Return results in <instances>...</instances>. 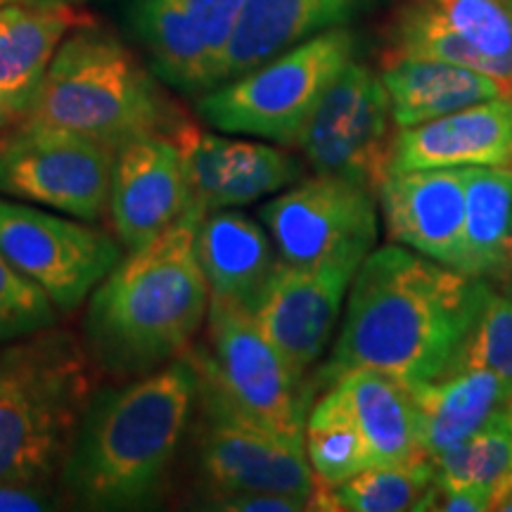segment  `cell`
Masks as SVG:
<instances>
[{"mask_svg":"<svg viewBox=\"0 0 512 512\" xmlns=\"http://www.w3.org/2000/svg\"><path fill=\"white\" fill-rule=\"evenodd\" d=\"M27 121L67 128L117 152L143 136H174L188 117L119 36L88 22L64 36Z\"/></svg>","mask_w":512,"mask_h":512,"instance_id":"5","label":"cell"},{"mask_svg":"<svg viewBox=\"0 0 512 512\" xmlns=\"http://www.w3.org/2000/svg\"><path fill=\"white\" fill-rule=\"evenodd\" d=\"M396 128H411L479 102L508 95L494 76L477 69L420 57H382Z\"/></svg>","mask_w":512,"mask_h":512,"instance_id":"21","label":"cell"},{"mask_svg":"<svg viewBox=\"0 0 512 512\" xmlns=\"http://www.w3.org/2000/svg\"><path fill=\"white\" fill-rule=\"evenodd\" d=\"M0 3H22V5H38V8H60V5H74L83 3V0H0Z\"/></svg>","mask_w":512,"mask_h":512,"instance_id":"36","label":"cell"},{"mask_svg":"<svg viewBox=\"0 0 512 512\" xmlns=\"http://www.w3.org/2000/svg\"><path fill=\"white\" fill-rule=\"evenodd\" d=\"M330 387L349 408L375 465H406L427 458L420 446L411 384L382 370L358 368Z\"/></svg>","mask_w":512,"mask_h":512,"instance_id":"22","label":"cell"},{"mask_svg":"<svg viewBox=\"0 0 512 512\" xmlns=\"http://www.w3.org/2000/svg\"><path fill=\"white\" fill-rule=\"evenodd\" d=\"M439 17L494 64V76L512 95V0H427Z\"/></svg>","mask_w":512,"mask_h":512,"instance_id":"29","label":"cell"},{"mask_svg":"<svg viewBox=\"0 0 512 512\" xmlns=\"http://www.w3.org/2000/svg\"><path fill=\"white\" fill-rule=\"evenodd\" d=\"M98 373L60 323L0 344V482L57 484Z\"/></svg>","mask_w":512,"mask_h":512,"instance_id":"4","label":"cell"},{"mask_svg":"<svg viewBox=\"0 0 512 512\" xmlns=\"http://www.w3.org/2000/svg\"><path fill=\"white\" fill-rule=\"evenodd\" d=\"M356 57L354 31L335 27L197 98V114L221 133L294 147L316 105Z\"/></svg>","mask_w":512,"mask_h":512,"instance_id":"7","label":"cell"},{"mask_svg":"<svg viewBox=\"0 0 512 512\" xmlns=\"http://www.w3.org/2000/svg\"><path fill=\"white\" fill-rule=\"evenodd\" d=\"M304 451L318 484L337 486L373 467V456L342 396L328 387L306 415Z\"/></svg>","mask_w":512,"mask_h":512,"instance_id":"27","label":"cell"},{"mask_svg":"<svg viewBox=\"0 0 512 512\" xmlns=\"http://www.w3.org/2000/svg\"><path fill=\"white\" fill-rule=\"evenodd\" d=\"M432 458L406 465H373L337 486L318 484L311 510L408 512L418 510L434 484Z\"/></svg>","mask_w":512,"mask_h":512,"instance_id":"26","label":"cell"},{"mask_svg":"<svg viewBox=\"0 0 512 512\" xmlns=\"http://www.w3.org/2000/svg\"><path fill=\"white\" fill-rule=\"evenodd\" d=\"M453 166L512 169V95L470 105L420 126L396 128L387 176Z\"/></svg>","mask_w":512,"mask_h":512,"instance_id":"18","label":"cell"},{"mask_svg":"<svg viewBox=\"0 0 512 512\" xmlns=\"http://www.w3.org/2000/svg\"><path fill=\"white\" fill-rule=\"evenodd\" d=\"M240 10L242 0H128L126 19L152 74L200 98L219 86Z\"/></svg>","mask_w":512,"mask_h":512,"instance_id":"12","label":"cell"},{"mask_svg":"<svg viewBox=\"0 0 512 512\" xmlns=\"http://www.w3.org/2000/svg\"><path fill=\"white\" fill-rule=\"evenodd\" d=\"M202 508L223 512H302L309 510V503L292 496L261 494V491H245V494H207L202 496Z\"/></svg>","mask_w":512,"mask_h":512,"instance_id":"33","label":"cell"},{"mask_svg":"<svg viewBox=\"0 0 512 512\" xmlns=\"http://www.w3.org/2000/svg\"><path fill=\"white\" fill-rule=\"evenodd\" d=\"M0 254L60 313L76 311L124 256L110 230L0 195Z\"/></svg>","mask_w":512,"mask_h":512,"instance_id":"9","label":"cell"},{"mask_svg":"<svg viewBox=\"0 0 512 512\" xmlns=\"http://www.w3.org/2000/svg\"><path fill=\"white\" fill-rule=\"evenodd\" d=\"M394 128L382 74L351 60L323 93L294 147L313 174L347 178L377 192L387 178Z\"/></svg>","mask_w":512,"mask_h":512,"instance_id":"11","label":"cell"},{"mask_svg":"<svg viewBox=\"0 0 512 512\" xmlns=\"http://www.w3.org/2000/svg\"><path fill=\"white\" fill-rule=\"evenodd\" d=\"M512 271V169L465 166L463 264L470 278L505 280Z\"/></svg>","mask_w":512,"mask_h":512,"instance_id":"25","label":"cell"},{"mask_svg":"<svg viewBox=\"0 0 512 512\" xmlns=\"http://www.w3.org/2000/svg\"><path fill=\"white\" fill-rule=\"evenodd\" d=\"M60 323V309L41 287L0 254V344Z\"/></svg>","mask_w":512,"mask_h":512,"instance_id":"32","label":"cell"},{"mask_svg":"<svg viewBox=\"0 0 512 512\" xmlns=\"http://www.w3.org/2000/svg\"><path fill=\"white\" fill-rule=\"evenodd\" d=\"M181 147L188 211L202 221L211 211L235 209L290 188L302 178V164L283 145L249 143L202 131L188 119L171 136Z\"/></svg>","mask_w":512,"mask_h":512,"instance_id":"15","label":"cell"},{"mask_svg":"<svg viewBox=\"0 0 512 512\" xmlns=\"http://www.w3.org/2000/svg\"><path fill=\"white\" fill-rule=\"evenodd\" d=\"M93 394L57 489L81 510L152 505L197 411V373L181 356Z\"/></svg>","mask_w":512,"mask_h":512,"instance_id":"2","label":"cell"},{"mask_svg":"<svg viewBox=\"0 0 512 512\" xmlns=\"http://www.w3.org/2000/svg\"><path fill=\"white\" fill-rule=\"evenodd\" d=\"M418 408L420 446L427 458L477 434L508 401V387L482 368L453 370L439 380L411 384Z\"/></svg>","mask_w":512,"mask_h":512,"instance_id":"24","label":"cell"},{"mask_svg":"<svg viewBox=\"0 0 512 512\" xmlns=\"http://www.w3.org/2000/svg\"><path fill=\"white\" fill-rule=\"evenodd\" d=\"M505 413H508L510 418H512V389H510V394H508V401H505Z\"/></svg>","mask_w":512,"mask_h":512,"instance_id":"37","label":"cell"},{"mask_svg":"<svg viewBox=\"0 0 512 512\" xmlns=\"http://www.w3.org/2000/svg\"><path fill=\"white\" fill-rule=\"evenodd\" d=\"M0 5H3V3H0Z\"/></svg>","mask_w":512,"mask_h":512,"instance_id":"38","label":"cell"},{"mask_svg":"<svg viewBox=\"0 0 512 512\" xmlns=\"http://www.w3.org/2000/svg\"><path fill=\"white\" fill-rule=\"evenodd\" d=\"M434 479L446 486H482L489 489L512 470V418L498 411L477 434L463 444L432 458Z\"/></svg>","mask_w":512,"mask_h":512,"instance_id":"30","label":"cell"},{"mask_svg":"<svg viewBox=\"0 0 512 512\" xmlns=\"http://www.w3.org/2000/svg\"><path fill=\"white\" fill-rule=\"evenodd\" d=\"M62 501L57 484L0 482V512H43Z\"/></svg>","mask_w":512,"mask_h":512,"instance_id":"34","label":"cell"},{"mask_svg":"<svg viewBox=\"0 0 512 512\" xmlns=\"http://www.w3.org/2000/svg\"><path fill=\"white\" fill-rule=\"evenodd\" d=\"M387 41L384 57L441 60L494 76V64L448 27L427 0H403L389 19Z\"/></svg>","mask_w":512,"mask_h":512,"instance_id":"28","label":"cell"},{"mask_svg":"<svg viewBox=\"0 0 512 512\" xmlns=\"http://www.w3.org/2000/svg\"><path fill=\"white\" fill-rule=\"evenodd\" d=\"M489 292V280L408 247L392 242L373 249L351 280L342 332L313 377V394L358 368L382 370L408 384L448 375Z\"/></svg>","mask_w":512,"mask_h":512,"instance_id":"1","label":"cell"},{"mask_svg":"<svg viewBox=\"0 0 512 512\" xmlns=\"http://www.w3.org/2000/svg\"><path fill=\"white\" fill-rule=\"evenodd\" d=\"M183 219L133 249L88 297L83 344L100 373L131 380L181 358L207 323L211 294Z\"/></svg>","mask_w":512,"mask_h":512,"instance_id":"3","label":"cell"},{"mask_svg":"<svg viewBox=\"0 0 512 512\" xmlns=\"http://www.w3.org/2000/svg\"><path fill=\"white\" fill-rule=\"evenodd\" d=\"M366 0H242L223 55L219 86L285 53L306 38L347 24Z\"/></svg>","mask_w":512,"mask_h":512,"instance_id":"20","label":"cell"},{"mask_svg":"<svg viewBox=\"0 0 512 512\" xmlns=\"http://www.w3.org/2000/svg\"><path fill=\"white\" fill-rule=\"evenodd\" d=\"M114 150L79 133L19 121L0 136V195L81 221L110 214Z\"/></svg>","mask_w":512,"mask_h":512,"instance_id":"8","label":"cell"},{"mask_svg":"<svg viewBox=\"0 0 512 512\" xmlns=\"http://www.w3.org/2000/svg\"><path fill=\"white\" fill-rule=\"evenodd\" d=\"M88 22L69 5H0V136L27 119L64 36Z\"/></svg>","mask_w":512,"mask_h":512,"instance_id":"19","label":"cell"},{"mask_svg":"<svg viewBox=\"0 0 512 512\" xmlns=\"http://www.w3.org/2000/svg\"><path fill=\"white\" fill-rule=\"evenodd\" d=\"M486 510L512 512V470L505 472V475L491 486L489 505H486Z\"/></svg>","mask_w":512,"mask_h":512,"instance_id":"35","label":"cell"},{"mask_svg":"<svg viewBox=\"0 0 512 512\" xmlns=\"http://www.w3.org/2000/svg\"><path fill=\"white\" fill-rule=\"evenodd\" d=\"M463 368L489 370L508 387V392L512 389V297L494 292V287L486 294L453 370Z\"/></svg>","mask_w":512,"mask_h":512,"instance_id":"31","label":"cell"},{"mask_svg":"<svg viewBox=\"0 0 512 512\" xmlns=\"http://www.w3.org/2000/svg\"><path fill=\"white\" fill-rule=\"evenodd\" d=\"M181 147L166 133L143 136L114 152L110 216L114 235L126 252L145 247L185 219Z\"/></svg>","mask_w":512,"mask_h":512,"instance_id":"16","label":"cell"},{"mask_svg":"<svg viewBox=\"0 0 512 512\" xmlns=\"http://www.w3.org/2000/svg\"><path fill=\"white\" fill-rule=\"evenodd\" d=\"M197 470L202 496L261 491L299 498L311 510L318 491L304 441L202 411L197 425Z\"/></svg>","mask_w":512,"mask_h":512,"instance_id":"14","label":"cell"},{"mask_svg":"<svg viewBox=\"0 0 512 512\" xmlns=\"http://www.w3.org/2000/svg\"><path fill=\"white\" fill-rule=\"evenodd\" d=\"M259 216L280 259L294 266H361L380 235L377 192L337 176L292 183Z\"/></svg>","mask_w":512,"mask_h":512,"instance_id":"10","label":"cell"},{"mask_svg":"<svg viewBox=\"0 0 512 512\" xmlns=\"http://www.w3.org/2000/svg\"><path fill=\"white\" fill-rule=\"evenodd\" d=\"M195 254L211 299L245 309L275 264L264 228L235 209L211 211L197 223Z\"/></svg>","mask_w":512,"mask_h":512,"instance_id":"23","label":"cell"},{"mask_svg":"<svg viewBox=\"0 0 512 512\" xmlns=\"http://www.w3.org/2000/svg\"><path fill=\"white\" fill-rule=\"evenodd\" d=\"M358 264L294 266L278 259L249 313L299 377L316 366L335 330Z\"/></svg>","mask_w":512,"mask_h":512,"instance_id":"13","label":"cell"},{"mask_svg":"<svg viewBox=\"0 0 512 512\" xmlns=\"http://www.w3.org/2000/svg\"><path fill=\"white\" fill-rule=\"evenodd\" d=\"M207 330L185 351L197 373V411L304 441L313 403L299 377L245 306L211 299Z\"/></svg>","mask_w":512,"mask_h":512,"instance_id":"6","label":"cell"},{"mask_svg":"<svg viewBox=\"0 0 512 512\" xmlns=\"http://www.w3.org/2000/svg\"><path fill=\"white\" fill-rule=\"evenodd\" d=\"M377 207L389 242L460 273L465 166L389 174L377 190Z\"/></svg>","mask_w":512,"mask_h":512,"instance_id":"17","label":"cell"}]
</instances>
